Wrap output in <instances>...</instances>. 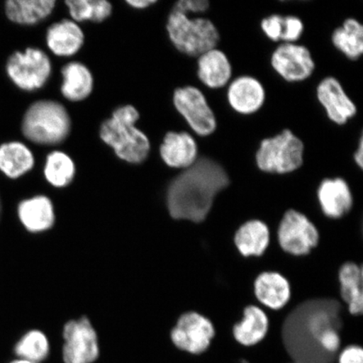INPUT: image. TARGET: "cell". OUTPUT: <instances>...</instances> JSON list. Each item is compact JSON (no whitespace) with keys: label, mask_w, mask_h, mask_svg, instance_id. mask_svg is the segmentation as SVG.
Wrapping results in <instances>:
<instances>
[{"label":"cell","mask_w":363,"mask_h":363,"mask_svg":"<svg viewBox=\"0 0 363 363\" xmlns=\"http://www.w3.org/2000/svg\"><path fill=\"white\" fill-rule=\"evenodd\" d=\"M342 306L333 298H313L301 303L284 320L286 347L306 362L330 361L340 347Z\"/></svg>","instance_id":"cell-1"},{"label":"cell","mask_w":363,"mask_h":363,"mask_svg":"<svg viewBox=\"0 0 363 363\" xmlns=\"http://www.w3.org/2000/svg\"><path fill=\"white\" fill-rule=\"evenodd\" d=\"M230 184L228 174L219 162L201 157L172 180L167 189V204L176 220L201 223L206 219L218 194Z\"/></svg>","instance_id":"cell-2"},{"label":"cell","mask_w":363,"mask_h":363,"mask_svg":"<svg viewBox=\"0 0 363 363\" xmlns=\"http://www.w3.org/2000/svg\"><path fill=\"white\" fill-rule=\"evenodd\" d=\"M140 113L131 104L116 108L101 124L99 136L116 155L131 164L146 161L151 151L147 135L136 127Z\"/></svg>","instance_id":"cell-3"},{"label":"cell","mask_w":363,"mask_h":363,"mask_svg":"<svg viewBox=\"0 0 363 363\" xmlns=\"http://www.w3.org/2000/svg\"><path fill=\"white\" fill-rule=\"evenodd\" d=\"M72 121L63 104L43 99L27 108L21 122L23 135L30 142L43 146H56L69 135Z\"/></svg>","instance_id":"cell-4"},{"label":"cell","mask_w":363,"mask_h":363,"mask_svg":"<svg viewBox=\"0 0 363 363\" xmlns=\"http://www.w3.org/2000/svg\"><path fill=\"white\" fill-rule=\"evenodd\" d=\"M166 27L175 48L190 57H199L216 48L220 42V33L216 26L206 18H191L172 11Z\"/></svg>","instance_id":"cell-5"},{"label":"cell","mask_w":363,"mask_h":363,"mask_svg":"<svg viewBox=\"0 0 363 363\" xmlns=\"http://www.w3.org/2000/svg\"><path fill=\"white\" fill-rule=\"evenodd\" d=\"M303 151L302 140L285 129L274 138L262 140L256 154L257 165L269 174H290L302 166Z\"/></svg>","instance_id":"cell-6"},{"label":"cell","mask_w":363,"mask_h":363,"mask_svg":"<svg viewBox=\"0 0 363 363\" xmlns=\"http://www.w3.org/2000/svg\"><path fill=\"white\" fill-rule=\"evenodd\" d=\"M6 74L12 83L26 92L40 89L52 74V62L43 50L27 48L8 58Z\"/></svg>","instance_id":"cell-7"},{"label":"cell","mask_w":363,"mask_h":363,"mask_svg":"<svg viewBox=\"0 0 363 363\" xmlns=\"http://www.w3.org/2000/svg\"><path fill=\"white\" fill-rule=\"evenodd\" d=\"M62 337L63 362L94 363L98 360V333L87 317L67 322L62 330Z\"/></svg>","instance_id":"cell-8"},{"label":"cell","mask_w":363,"mask_h":363,"mask_svg":"<svg viewBox=\"0 0 363 363\" xmlns=\"http://www.w3.org/2000/svg\"><path fill=\"white\" fill-rule=\"evenodd\" d=\"M216 329L208 318L196 312L181 315L170 333V342L179 351L199 356L211 347Z\"/></svg>","instance_id":"cell-9"},{"label":"cell","mask_w":363,"mask_h":363,"mask_svg":"<svg viewBox=\"0 0 363 363\" xmlns=\"http://www.w3.org/2000/svg\"><path fill=\"white\" fill-rule=\"evenodd\" d=\"M172 102L194 133L208 136L215 133L217 128L216 115L201 90L193 86L177 89Z\"/></svg>","instance_id":"cell-10"},{"label":"cell","mask_w":363,"mask_h":363,"mask_svg":"<svg viewBox=\"0 0 363 363\" xmlns=\"http://www.w3.org/2000/svg\"><path fill=\"white\" fill-rule=\"evenodd\" d=\"M279 242L286 252L305 256L319 242V233L305 216L294 210L285 213L278 231Z\"/></svg>","instance_id":"cell-11"},{"label":"cell","mask_w":363,"mask_h":363,"mask_svg":"<svg viewBox=\"0 0 363 363\" xmlns=\"http://www.w3.org/2000/svg\"><path fill=\"white\" fill-rule=\"evenodd\" d=\"M271 65L288 82H301L315 71L314 59L308 49L295 43L281 44L272 53Z\"/></svg>","instance_id":"cell-12"},{"label":"cell","mask_w":363,"mask_h":363,"mask_svg":"<svg viewBox=\"0 0 363 363\" xmlns=\"http://www.w3.org/2000/svg\"><path fill=\"white\" fill-rule=\"evenodd\" d=\"M316 92L318 101L334 123L345 125L356 116V104L345 92L340 82L333 77H328L322 80L318 85Z\"/></svg>","instance_id":"cell-13"},{"label":"cell","mask_w":363,"mask_h":363,"mask_svg":"<svg viewBox=\"0 0 363 363\" xmlns=\"http://www.w3.org/2000/svg\"><path fill=\"white\" fill-rule=\"evenodd\" d=\"M159 152L163 162L174 169H188L198 160L196 140L184 131L167 133Z\"/></svg>","instance_id":"cell-14"},{"label":"cell","mask_w":363,"mask_h":363,"mask_svg":"<svg viewBox=\"0 0 363 363\" xmlns=\"http://www.w3.org/2000/svg\"><path fill=\"white\" fill-rule=\"evenodd\" d=\"M265 97L262 84L251 76L239 77L230 84L227 91L230 107L242 115H252L259 111Z\"/></svg>","instance_id":"cell-15"},{"label":"cell","mask_w":363,"mask_h":363,"mask_svg":"<svg viewBox=\"0 0 363 363\" xmlns=\"http://www.w3.org/2000/svg\"><path fill=\"white\" fill-rule=\"evenodd\" d=\"M84 33L78 23L62 20L49 26L45 42L54 55L62 57L74 56L84 43Z\"/></svg>","instance_id":"cell-16"},{"label":"cell","mask_w":363,"mask_h":363,"mask_svg":"<svg viewBox=\"0 0 363 363\" xmlns=\"http://www.w3.org/2000/svg\"><path fill=\"white\" fill-rule=\"evenodd\" d=\"M318 199L324 214L331 219H340L351 211L352 194L342 179H326L318 189Z\"/></svg>","instance_id":"cell-17"},{"label":"cell","mask_w":363,"mask_h":363,"mask_svg":"<svg viewBox=\"0 0 363 363\" xmlns=\"http://www.w3.org/2000/svg\"><path fill=\"white\" fill-rule=\"evenodd\" d=\"M233 75V67L225 54L216 48L204 52L198 59V77L211 89L224 87Z\"/></svg>","instance_id":"cell-18"},{"label":"cell","mask_w":363,"mask_h":363,"mask_svg":"<svg viewBox=\"0 0 363 363\" xmlns=\"http://www.w3.org/2000/svg\"><path fill=\"white\" fill-rule=\"evenodd\" d=\"M254 290L258 301L272 310L284 308L291 297L289 281L278 272H262L254 284Z\"/></svg>","instance_id":"cell-19"},{"label":"cell","mask_w":363,"mask_h":363,"mask_svg":"<svg viewBox=\"0 0 363 363\" xmlns=\"http://www.w3.org/2000/svg\"><path fill=\"white\" fill-rule=\"evenodd\" d=\"M62 96L71 102L87 99L94 89V77L89 68L79 62L67 63L62 69Z\"/></svg>","instance_id":"cell-20"},{"label":"cell","mask_w":363,"mask_h":363,"mask_svg":"<svg viewBox=\"0 0 363 363\" xmlns=\"http://www.w3.org/2000/svg\"><path fill=\"white\" fill-rule=\"evenodd\" d=\"M56 4L55 0H8L4 11L16 24L33 26L51 16Z\"/></svg>","instance_id":"cell-21"},{"label":"cell","mask_w":363,"mask_h":363,"mask_svg":"<svg viewBox=\"0 0 363 363\" xmlns=\"http://www.w3.org/2000/svg\"><path fill=\"white\" fill-rule=\"evenodd\" d=\"M18 215L22 224L31 233L47 230L55 220L52 203L43 195L22 201L18 207Z\"/></svg>","instance_id":"cell-22"},{"label":"cell","mask_w":363,"mask_h":363,"mask_svg":"<svg viewBox=\"0 0 363 363\" xmlns=\"http://www.w3.org/2000/svg\"><path fill=\"white\" fill-rule=\"evenodd\" d=\"M34 165V154L26 144L13 140L0 145V171L8 178H20Z\"/></svg>","instance_id":"cell-23"},{"label":"cell","mask_w":363,"mask_h":363,"mask_svg":"<svg viewBox=\"0 0 363 363\" xmlns=\"http://www.w3.org/2000/svg\"><path fill=\"white\" fill-rule=\"evenodd\" d=\"M269 328V318L260 308L247 306L244 310L242 321L233 328V335L238 343L245 347H252L265 338Z\"/></svg>","instance_id":"cell-24"},{"label":"cell","mask_w":363,"mask_h":363,"mask_svg":"<svg viewBox=\"0 0 363 363\" xmlns=\"http://www.w3.org/2000/svg\"><path fill=\"white\" fill-rule=\"evenodd\" d=\"M269 227L260 220H250L240 227L235 235V243L244 257H259L269 247Z\"/></svg>","instance_id":"cell-25"},{"label":"cell","mask_w":363,"mask_h":363,"mask_svg":"<svg viewBox=\"0 0 363 363\" xmlns=\"http://www.w3.org/2000/svg\"><path fill=\"white\" fill-rule=\"evenodd\" d=\"M362 269L354 262L345 263L339 271L340 294L352 315L363 310Z\"/></svg>","instance_id":"cell-26"},{"label":"cell","mask_w":363,"mask_h":363,"mask_svg":"<svg viewBox=\"0 0 363 363\" xmlns=\"http://www.w3.org/2000/svg\"><path fill=\"white\" fill-rule=\"evenodd\" d=\"M331 40L335 48L348 59L357 60L362 55L363 26L359 21L349 18L335 30Z\"/></svg>","instance_id":"cell-27"},{"label":"cell","mask_w":363,"mask_h":363,"mask_svg":"<svg viewBox=\"0 0 363 363\" xmlns=\"http://www.w3.org/2000/svg\"><path fill=\"white\" fill-rule=\"evenodd\" d=\"M49 339L47 334L40 330H31L22 335L13 347L15 358L35 363H43L50 355Z\"/></svg>","instance_id":"cell-28"},{"label":"cell","mask_w":363,"mask_h":363,"mask_svg":"<svg viewBox=\"0 0 363 363\" xmlns=\"http://www.w3.org/2000/svg\"><path fill=\"white\" fill-rule=\"evenodd\" d=\"M76 167L68 154L61 151L50 152L45 159L44 176L50 184L65 188L74 180Z\"/></svg>","instance_id":"cell-29"},{"label":"cell","mask_w":363,"mask_h":363,"mask_svg":"<svg viewBox=\"0 0 363 363\" xmlns=\"http://www.w3.org/2000/svg\"><path fill=\"white\" fill-rule=\"evenodd\" d=\"M72 20L78 23H101L111 16L113 6L107 0H67L65 2Z\"/></svg>","instance_id":"cell-30"},{"label":"cell","mask_w":363,"mask_h":363,"mask_svg":"<svg viewBox=\"0 0 363 363\" xmlns=\"http://www.w3.org/2000/svg\"><path fill=\"white\" fill-rule=\"evenodd\" d=\"M303 24L299 18L296 16L284 17V29L282 40L284 43H294L303 33Z\"/></svg>","instance_id":"cell-31"},{"label":"cell","mask_w":363,"mask_h":363,"mask_svg":"<svg viewBox=\"0 0 363 363\" xmlns=\"http://www.w3.org/2000/svg\"><path fill=\"white\" fill-rule=\"evenodd\" d=\"M263 33L272 42L282 40L284 29V17L280 15H272L263 19L261 23Z\"/></svg>","instance_id":"cell-32"},{"label":"cell","mask_w":363,"mask_h":363,"mask_svg":"<svg viewBox=\"0 0 363 363\" xmlns=\"http://www.w3.org/2000/svg\"><path fill=\"white\" fill-rule=\"evenodd\" d=\"M210 8L207 0H180L176 2L172 11L189 15L190 13H199L206 12Z\"/></svg>","instance_id":"cell-33"},{"label":"cell","mask_w":363,"mask_h":363,"mask_svg":"<svg viewBox=\"0 0 363 363\" xmlns=\"http://www.w3.org/2000/svg\"><path fill=\"white\" fill-rule=\"evenodd\" d=\"M338 363H363V350L359 346H349L340 353Z\"/></svg>","instance_id":"cell-34"},{"label":"cell","mask_w":363,"mask_h":363,"mask_svg":"<svg viewBox=\"0 0 363 363\" xmlns=\"http://www.w3.org/2000/svg\"><path fill=\"white\" fill-rule=\"evenodd\" d=\"M130 7L136 9V10H144L152 4L157 3V0H127L125 1Z\"/></svg>","instance_id":"cell-35"},{"label":"cell","mask_w":363,"mask_h":363,"mask_svg":"<svg viewBox=\"0 0 363 363\" xmlns=\"http://www.w3.org/2000/svg\"><path fill=\"white\" fill-rule=\"evenodd\" d=\"M354 160H355L357 165L362 169L363 167V139L361 136L359 144L355 153H354Z\"/></svg>","instance_id":"cell-36"},{"label":"cell","mask_w":363,"mask_h":363,"mask_svg":"<svg viewBox=\"0 0 363 363\" xmlns=\"http://www.w3.org/2000/svg\"><path fill=\"white\" fill-rule=\"evenodd\" d=\"M9 363H35V362H30V361H27V360H24V359H19V358H13V359L11 360Z\"/></svg>","instance_id":"cell-37"},{"label":"cell","mask_w":363,"mask_h":363,"mask_svg":"<svg viewBox=\"0 0 363 363\" xmlns=\"http://www.w3.org/2000/svg\"><path fill=\"white\" fill-rule=\"evenodd\" d=\"M1 210H2L1 201H0V215H1Z\"/></svg>","instance_id":"cell-38"}]
</instances>
